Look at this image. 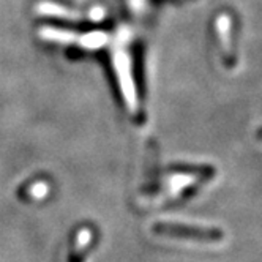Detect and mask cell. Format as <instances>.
I'll list each match as a JSON object with an SVG mask.
<instances>
[]
</instances>
